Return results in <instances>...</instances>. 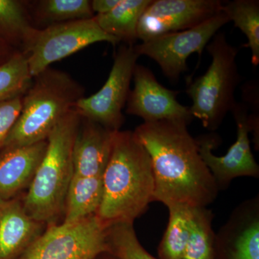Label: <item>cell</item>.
<instances>
[{"label":"cell","instance_id":"19","mask_svg":"<svg viewBox=\"0 0 259 259\" xmlns=\"http://www.w3.org/2000/svg\"><path fill=\"white\" fill-rule=\"evenodd\" d=\"M168 226L158 245V259H182L190 238L193 207L182 204L167 207Z\"/></svg>","mask_w":259,"mask_h":259},{"label":"cell","instance_id":"27","mask_svg":"<svg viewBox=\"0 0 259 259\" xmlns=\"http://www.w3.org/2000/svg\"><path fill=\"white\" fill-rule=\"evenodd\" d=\"M121 0H93L91 1L92 10L97 15L106 14L119 5Z\"/></svg>","mask_w":259,"mask_h":259},{"label":"cell","instance_id":"2","mask_svg":"<svg viewBox=\"0 0 259 259\" xmlns=\"http://www.w3.org/2000/svg\"><path fill=\"white\" fill-rule=\"evenodd\" d=\"M102 180L103 197L96 215L106 228L118 223L134 224L153 202L152 163L134 131L115 133Z\"/></svg>","mask_w":259,"mask_h":259},{"label":"cell","instance_id":"18","mask_svg":"<svg viewBox=\"0 0 259 259\" xmlns=\"http://www.w3.org/2000/svg\"><path fill=\"white\" fill-rule=\"evenodd\" d=\"M151 0H121L106 14L95 15V21L108 35L126 45L134 46L138 39V25Z\"/></svg>","mask_w":259,"mask_h":259},{"label":"cell","instance_id":"1","mask_svg":"<svg viewBox=\"0 0 259 259\" xmlns=\"http://www.w3.org/2000/svg\"><path fill=\"white\" fill-rule=\"evenodd\" d=\"M187 125L182 121L162 120L144 122L134 131L152 163L153 201L166 207H207L219 192Z\"/></svg>","mask_w":259,"mask_h":259},{"label":"cell","instance_id":"23","mask_svg":"<svg viewBox=\"0 0 259 259\" xmlns=\"http://www.w3.org/2000/svg\"><path fill=\"white\" fill-rule=\"evenodd\" d=\"M32 81L26 56L16 53L0 65V103L23 96Z\"/></svg>","mask_w":259,"mask_h":259},{"label":"cell","instance_id":"3","mask_svg":"<svg viewBox=\"0 0 259 259\" xmlns=\"http://www.w3.org/2000/svg\"><path fill=\"white\" fill-rule=\"evenodd\" d=\"M84 97V88L61 70L48 68L32 77L21 111L0 151L47 141L59 122Z\"/></svg>","mask_w":259,"mask_h":259},{"label":"cell","instance_id":"21","mask_svg":"<svg viewBox=\"0 0 259 259\" xmlns=\"http://www.w3.org/2000/svg\"><path fill=\"white\" fill-rule=\"evenodd\" d=\"M213 217L207 207H193L190 238L182 259H215Z\"/></svg>","mask_w":259,"mask_h":259},{"label":"cell","instance_id":"6","mask_svg":"<svg viewBox=\"0 0 259 259\" xmlns=\"http://www.w3.org/2000/svg\"><path fill=\"white\" fill-rule=\"evenodd\" d=\"M99 42H110L114 46L120 42L104 32L93 18L42 28L35 27L25 38L22 52L26 56L29 71L34 77L53 63Z\"/></svg>","mask_w":259,"mask_h":259},{"label":"cell","instance_id":"13","mask_svg":"<svg viewBox=\"0 0 259 259\" xmlns=\"http://www.w3.org/2000/svg\"><path fill=\"white\" fill-rule=\"evenodd\" d=\"M215 259H259V196L232 212L215 234Z\"/></svg>","mask_w":259,"mask_h":259},{"label":"cell","instance_id":"22","mask_svg":"<svg viewBox=\"0 0 259 259\" xmlns=\"http://www.w3.org/2000/svg\"><path fill=\"white\" fill-rule=\"evenodd\" d=\"M95 15L89 0H42L37 2L35 9V18L47 24L45 27L91 19Z\"/></svg>","mask_w":259,"mask_h":259},{"label":"cell","instance_id":"8","mask_svg":"<svg viewBox=\"0 0 259 259\" xmlns=\"http://www.w3.org/2000/svg\"><path fill=\"white\" fill-rule=\"evenodd\" d=\"M223 11L194 28L165 34L134 46L139 56H146L157 63L162 72L172 82L188 70L187 59L193 54L202 56L220 29L229 23Z\"/></svg>","mask_w":259,"mask_h":259},{"label":"cell","instance_id":"4","mask_svg":"<svg viewBox=\"0 0 259 259\" xmlns=\"http://www.w3.org/2000/svg\"><path fill=\"white\" fill-rule=\"evenodd\" d=\"M81 117L71 110L53 130L47 148L28 192L24 207L30 216L47 226L64 214L65 201L72 180V151Z\"/></svg>","mask_w":259,"mask_h":259},{"label":"cell","instance_id":"26","mask_svg":"<svg viewBox=\"0 0 259 259\" xmlns=\"http://www.w3.org/2000/svg\"><path fill=\"white\" fill-rule=\"evenodd\" d=\"M23 96L0 103V149L18 120L23 105Z\"/></svg>","mask_w":259,"mask_h":259},{"label":"cell","instance_id":"10","mask_svg":"<svg viewBox=\"0 0 259 259\" xmlns=\"http://www.w3.org/2000/svg\"><path fill=\"white\" fill-rule=\"evenodd\" d=\"M237 126V139L226 155L215 156L212 150L217 146V137L204 135L196 139L201 157L208 168L218 190L228 188L232 180L238 177L258 178L259 166L251 152L248 106L243 102H236L231 111Z\"/></svg>","mask_w":259,"mask_h":259},{"label":"cell","instance_id":"7","mask_svg":"<svg viewBox=\"0 0 259 259\" xmlns=\"http://www.w3.org/2000/svg\"><path fill=\"white\" fill-rule=\"evenodd\" d=\"M106 231L96 214L47 226L18 259H95L107 252Z\"/></svg>","mask_w":259,"mask_h":259},{"label":"cell","instance_id":"15","mask_svg":"<svg viewBox=\"0 0 259 259\" xmlns=\"http://www.w3.org/2000/svg\"><path fill=\"white\" fill-rule=\"evenodd\" d=\"M116 131L81 117L72 151L74 176H102L111 156Z\"/></svg>","mask_w":259,"mask_h":259},{"label":"cell","instance_id":"16","mask_svg":"<svg viewBox=\"0 0 259 259\" xmlns=\"http://www.w3.org/2000/svg\"><path fill=\"white\" fill-rule=\"evenodd\" d=\"M47 148V140L0 151V199L15 198L29 188Z\"/></svg>","mask_w":259,"mask_h":259},{"label":"cell","instance_id":"24","mask_svg":"<svg viewBox=\"0 0 259 259\" xmlns=\"http://www.w3.org/2000/svg\"><path fill=\"white\" fill-rule=\"evenodd\" d=\"M107 252L119 259H158L150 254L140 243L134 224L118 223L106 231Z\"/></svg>","mask_w":259,"mask_h":259},{"label":"cell","instance_id":"25","mask_svg":"<svg viewBox=\"0 0 259 259\" xmlns=\"http://www.w3.org/2000/svg\"><path fill=\"white\" fill-rule=\"evenodd\" d=\"M25 2L0 0V32L23 45L32 29L30 15Z\"/></svg>","mask_w":259,"mask_h":259},{"label":"cell","instance_id":"5","mask_svg":"<svg viewBox=\"0 0 259 259\" xmlns=\"http://www.w3.org/2000/svg\"><path fill=\"white\" fill-rule=\"evenodd\" d=\"M212 61L207 71L186 89L192 100L190 112L209 131H215L231 112L236 100L235 92L242 77L237 56L239 48L228 41L224 32H218L206 47Z\"/></svg>","mask_w":259,"mask_h":259},{"label":"cell","instance_id":"20","mask_svg":"<svg viewBox=\"0 0 259 259\" xmlns=\"http://www.w3.org/2000/svg\"><path fill=\"white\" fill-rule=\"evenodd\" d=\"M222 11L230 22L239 28L248 39L246 47L251 52V63L259 64V1L233 0L223 3Z\"/></svg>","mask_w":259,"mask_h":259},{"label":"cell","instance_id":"14","mask_svg":"<svg viewBox=\"0 0 259 259\" xmlns=\"http://www.w3.org/2000/svg\"><path fill=\"white\" fill-rule=\"evenodd\" d=\"M46 227L28 214L23 199H0V259L20 258Z\"/></svg>","mask_w":259,"mask_h":259},{"label":"cell","instance_id":"9","mask_svg":"<svg viewBox=\"0 0 259 259\" xmlns=\"http://www.w3.org/2000/svg\"><path fill=\"white\" fill-rule=\"evenodd\" d=\"M134 46L121 45L103 87L97 93L83 97L76 104L74 110L82 118L112 131H120L125 122L122 110L127 103L135 67L140 57Z\"/></svg>","mask_w":259,"mask_h":259},{"label":"cell","instance_id":"28","mask_svg":"<svg viewBox=\"0 0 259 259\" xmlns=\"http://www.w3.org/2000/svg\"><path fill=\"white\" fill-rule=\"evenodd\" d=\"M95 259H119L115 257V255L111 254V253H108V252H104L101 254L97 255L96 258Z\"/></svg>","mask_w":259,"mask_h":259},{"label":"cell","instance_id":"17","mask_svg":"<svg viewBox=\"0 0 259 259\" xmlns=\"http://www.w3.org/2000/svg\"><path fill=\"white\" fill-rule=\"evenodd\" d=\"M102 197V176H73L66 194L63 223L77 222L96 214L101 205Z\"/></svg>","mask_w":259,"mask_h":259},{"label":"cell","instance_id":"12","mask_svg":"<svg viewBox=\"0 0 259 259\" xmlns=\"http://www.w3.org/2000/svg\"><path fill=\"white\" fill-rule=\"evenodd\" d=\"M133 79L134 88L130 91L125 105L127 115L141 117L144 122L173 120L189 125L193 120L190 107L177 100L180 93L158 82L151 69L136 64Z\"/></svg>","mask_w":259,"mask_h":259},{"label":"cell","instance_id":"11","mask_svg":"<svg viewBox=\"0 0 259 259\" xmlns=\"http://www.w3.org/2000/svg\"><path fill=\"white\" fill-rule=\"evenodd\" d=\"M221 0H151L138 25V39L147 41L197 26L222 11Z\"/></svg>","mask_w":259,"mask_h":259}]
</instances>
